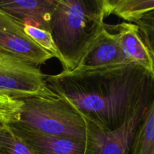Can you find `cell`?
Returning a JSON list of instances; mask_svg holds the SVG:
<instances>
[{
    "mask_svg": "<svg viewBox=\"0 0 154 154\" xmlns=\"http://www.w3.org/2000/svg\"><path fill=\"white\" fill-rule=\"evenodd\" d=\"M46 84L86 118L106 130L120 127L154 96V77L134 64L47 75Z\"/></svg>",
    "mask_w": 154,
    "mask_h": 154,
    "instance_id": "cell-1",
    "label": "cell"
},
{
    "mask_svg": "<svg viewBox=\"0 0 154 154\" xmlns=\"http://www.w3.org/2000/svg\"><path fill=\"white\" fill-rule=\"evenodd\" d=\"M103 0H57L49 32L63 71L76 69L90 44L105 26Z\"/></svg>",
    "mask_w": 154,
    "mask_h": 154,
    "instance_id": "cell-2",
    "label": "cell"
},
{
    "mask_svg": "<svg viewBox=\"0 0 154 154\" xmlns=\"http://www.w3.org/2000/svg\"><path fill=\"white\" fill-rule=\"evenodd\" d=\"M16 123L42 133L86 141V125L81 114L61 97H29L21 99Z\"/></svg>",
    "mask_w": 154,
    "mask_h": 154,
    "instance_id": "cell-3",
    "label": "cell"
},
{
    "mask_svg": "<svg viewBox=\"0 0 154 154\" xmlns=\"http://www.w3.org/2000/svg\"><path fill=\"white\" fill-rule=\"evenodd\" d=\"M38 66L0 50V93L17 99L57 97Z\"/></svg>",
    "mask_w": 154,
    "mask_h": 154,
    "instance_id": "cell-4",
    "label": "cell"
},
{
    "mask_svg": "<svg viewBox=\"0 0 154 154\" xmlns=\"http://www.w3.org/2000/svg\"><path fill=\"white\" fill-rule=\"evenodd\" d=\"M154 96L141 102L120 127L106 130L83 117L86 125L84 154H129L138 124Z\"/></svg>",
    "mask_w": 154,
    "mask_h": 154,
    "instance_id": "cell-5",
    "label": "cell"
},
{
    "mask_svg": "<svg viewBox=\"0 0 154 154\" xmlns=\"http://www.w3.org/2000/svg\"><path fill=\"white\" fill-rule=\"evenodd\" d=\"M0 50L35 66L53 58L24 32L21 23L1 9Z\"/></svg>",
    "mask_w": 154,
    "mask_h": 154,
    "instance_id": "cell-6",
    "label": "cell"
},
{
    "mask_svg": "<svg viewBox=\"0 0 154 154\" xmlns=\"http://www.w3.org/2000/svg\"><path fill=\"white\" fill-rule=\"evenodd\" d=\"M131 64L125 57L115 34L105 27L90 44L75 71Z\"/></svg>",
    "mask_w": 154,
    "mask_h": 154,
    "instance_id": "cell-7",
    "label": "cell"
},
{
    "mask_svg": "<svg viewBox=\"0 0 154 154\" xmlns=\"http://www.w3.org/2000/svg\"><path fill=\"white\" fill-rule=\"evenodd\" d=\"M8 125L37 154H84L85 141L48 135L16 123Z\"/></svg>",
    "mask_w": 154,
    "mask_h": 154,
    "instance_id": "cell-8",
    "label": "cell"
},
{
    "mask_svg": "<svg viewBox=\"0 0 154 154\" xmlns=\"http://www.w3.org/2000/svg\"><path fill=\"white\" fill-rule=\"evenodd\" d=\"M108 29L114 30L125 57L129 63L141 67L154 77V62L147 45L143 40L137 24L122 22L116 26L105 23Z\"/></svg>",
    "mask_w": 154,
    "mask_h": 154,
    "instance_id": "cell-9",
    "label": "cell"
},
{
    "mask_svg": "<svg viewBox=\"0 0 154 154\" xmlns=\"http://www.w3.org/2000/svg\"><path fill=\"white\" fill-rule=\"evenodd\" d=\"M57 0H0V9L20 23L49 31Z\"/></svg>",
    "mask_w": 154,
    "mask_h": 154,
    "instance_id": "cell-10",
    "label": "cell"
},
{
    "mask_svg": "<svg viewBox=\"0 0 154 154\" xmlns=\"http://www.w3.org/2000/svg\"><path fill=\"white\" fill-rule=\"evenodd\" d=\"M103 4L106 17L114 14L132 23L154 11V0H103Z\"/></svg>",
    "mask_w": 154,
    "mask_h": 154,
    "instance_id": "cell-11",
    "label": "cell"
},
{
    "mask_svg": "<svg viewBox=\"0 0 154 154\" xmlns=\"http://www.w3.org/2000/svg\"><path fill=\"white\" fill-rule=\"evenodd\" d=\"M129 154H154V97L138 124Z\"/></svg>",
    "mask_w": 154,
    "mask_h": 154,
    "instance_id": "cell-12",
    "label": "cell"
},
{
    "mask_svg": "<svg viewBox=\"0 0 154 154\" xmlns=\"http://www.w3.org/2000/svg\"><path fill=\"white\" fill-rule=\"evenodd\" d=\"M0 154H37L14 132L8 124L0 125Z\"/></svg>",
    "mask_w": 154,
    "mask_h": 154,
    "instance_id": "cell-13",
    "label": "cell"
},
{
    "mask_svg": "<svg viewBox=\"0 0 154 154\" xmlns=\"http://www.w3.org/2000/svg\"><path fill=\"white\" fill-rule=\"evenodd\" d=\"M22 26L24 32L33 42H35L42 49L51 54L53 57L58 59L60 61L61 58H60V53L57 50V46H56L51 32L49 31L38 28V27L35 26L29 25V24L22 23Z\"/></svg>",
    "mask_w": 154,
    "mask_h": 154,
    "instance_id": "cell-14",
    "label": "cell"
},
{
    "mask_svg": "<svg viewBox=\"0 0 154 154\" xmlns=\"http://www.w3.org/2000/svg\"><path fill=\"white\" fill-rule=\"evenodd\" d=\"M22 105L21 99L0 93V123L9 124L15 121Z\"/></svg>",
    "mask_w": 154,
    "mask_h": 154,
    "instance_id": "cell-15",
    "label": "cell"
},
{
    "mask_svg": "<svg viewBox=\"0 0 154 154\" xmlns=\"http://www.w3.org/2000/svg\"><path fill=\"white\" fill-rule=\"evenodd\" d=\"M143 40L147 45L154 62V27L138 25Z\"/></svg>",
    "mask_w": 154,
    "mask_h": 154,
    "instance_id": "cell-16",
    "label": "cell"
},
{
    "mask_svg": "<svg viewBox=\"0 0 154 154\" xmlns=\"http://www.w3.org/2000/svg\"><path fill=\"white\" fill-rule=\"evenodd\" d=\"M135 24L140 26H150L154 27V11L150 12L144 15L139 21L136 23Z\"/></svg>",
    "mask_w": 154,
    "mask_h": 154,
    "instance_id": "cell-17",
    "label": "cell"
},
{
    "mask_svg": "<svg viewBox=\"0 0 154 154\" xmlns=\"http://www.w3.org/2000/svg\"><path fill=\"white\" fill-rule=\"evenodd\" d=\"M2 124V123H0V125H1Z\"/></svg>",
    "mask_w": 154,
    "mask_h": 154,
    "instance_id": "cell-18",
    "label": "cell"
}]
</instances>
